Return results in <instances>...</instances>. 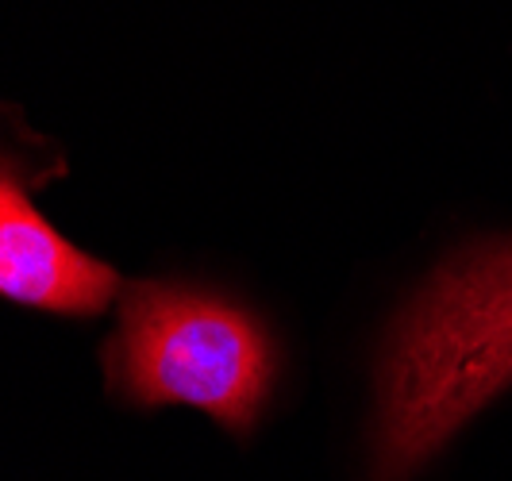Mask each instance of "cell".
Segmentation results:
<instances>
[{"label":"cell","mask_w":512,"mask_h":481,"mask_svg":"<svg viewBox=\"0 0 512 481\" xmlns=\"http://www.w3.org/2000/svg\"><path fill=\"white\" fill-rule=\"evenodd\" d=\"M108 385L139 408L189 405L247 435L278 381V347L251 308L174 281H131L104 347Z\"/></svg>","instance_id":"7a4b0ae2"},{"label":"cell","mask_w":512,"mask_h":481,"mask_svg":"<svg viewBox=\"0 0 512 481\" xmlns=\"http://www.w3.org/2000/svg\"><path fill=\"white\" fill-rule=\"evenodd\" d=\"M39 181L31 154L0 139V301L47 316H97L120 293V274L39 212Z\"/></svg>","instance_id":"3957f363"},{"label":"cell","mask_w":512,"mask_h":481,"mask_svg":"<svg viewBox=\"0 0 512 481\" xmlns=\"http://www.w3.org/2000/svg\"><path fill=\"white\" fill-rule=\"evenodd\" d=\"M512 385V235L462 247L389 324L374 378L370 481H409Z\"/></svg>","instance_id":"6da1fadb"}]
</instances>
